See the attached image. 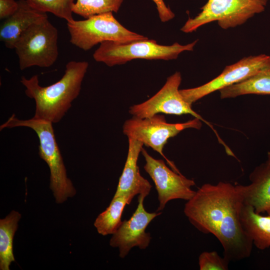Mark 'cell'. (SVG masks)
Wrapping results in <instances>:
<instances>
[{"mask_svg":"<svg viewBox=\"0 0 270 270\" xmlns=\"http://www.w3.org/2000/svg\"><path fill=\"white\" fill-rule=\"evenodd\" d=\"M58 30L49 21L47 14L32 24L14 46L20 69L52 66L58 56Z\"/></svg>","mask_w":270,"mask_h":270,"instance_id":"cell-5","label":"cell"},{"mask_svg":"<svg viewBox=\"0 0 270 270\" xmlns=\"http://www.w3.org/2000/svg\"><path fill=\"white\" fill-rule=\"evenodd\" d=\"M144 196L138 195L135 212L129 220L122 221L110 240L111 246L118 248L121 258L126 257L132 248L146 249L150 243L152 238L150 233L146 232V229L152 220L162 212L146 211L144 206Z\"/></svg>","mask_w":270,"mask_h":270,"instance_id":"cell-12","label":"cell"},{"mask_svg":"<svg viewBox=\"0 0 270 270\" xmlns=\"http://www.w3.org/2000/svg\"><path fill=\"white\" fill-rule=\"evenodd\" d=\"M22 216L12 210L4 218L0 220V270H10L15 261L13 253V240Z\"/></svg>","mask_w":270,"mask_h":270,"instance_id":"cell-19","label":"cell"},{"mask_svg":"<svg viewBox=\"0 0 270 270\" xmlns=\"http://www.w3.org/2000/svg\"><path fill=\"white\" fill-rule=\"evenodd\" d=\"M240 220L253 244L260 250L270 247V216H262L256 212L252 206L244 204Z\"/></svg>","mask_w":270,"mask_h":270,"instance_id":"cell-16","label":"cell"},{"mask_svg":"<svg viewBox=\"0 0 270 270\" xmlns=\"http://www.w3.org/2000/svg\"><path fill=\"white\" fill-rule=\"evenodd\" d=\"M128 148L126 160L120 178L116 193V197L128 192L147 196L152 185L140 174L138 160L144 144L138 140L128 138Z\"/></svg>","mask_w":270,"mask_h":270,"instance_id":"cell-13","label":"cell"},{"mask_svg":"<svg viewBox=\"0 0 270 270\" xmlns=\"http://www.w3.org/2000/svg\"><path fill=\"white\" fill-rule=\"evenodd\" d=\"M270 64V56L260 54L245 57L226 66L222 72L210 81L197 87L180 90L184 100L192 104L217 90L238 83L264 70Z\"/></svg>","mask_w":270,"mask_h":270,"instance_id":"cell-9","label":"cell"},{"mask_svg":"<svg viewBox=\"0 0 270 270\" xmlns=\"http://www.w3.org/2000/svg\"><path fill=\"white\" fill-rule=\"evenodd\" d=\"M230 262L216 251L204 252L198 257L200 270H228Z\"/></svg>","mask_w":270,"mask_h":270,"instance_id":"cell-22","label":"cell"},{"mask_svg":"<svg viewBox=\"0 0 270 270\" xmlns=\"http://www.w3.org/2000/svg\"><path fill=\"white\" fill-rule=\"evenodd\" d=\"M20 126L32 129L38 138V154L49 167L50 188L56 202L62 204L68 198L74 196L76 190L67 176L66 168L56 141L52 123L34 117L28 120H20L13 114L0 125V130Z\"/></svg>","mask_w":270,"mask_h":270,"instance_id":"cell-3","label":"cell"},{"mask_svg":"<svg viewBox=\"0 0 270 270\" xmlns=\"http://www.w3.org/2000/svg\"><path fill=\"white\" fill-rule=\"evenodd\" d=\"M181 82L180 72H175L167 78L163 86L152 97L142 103L130 106V114L140 118H148L160 113L176 116L190 114L212 127L192 109L191 104L184 100L179 90Z\"/></svg>","mask_w":270,"mask_h":270,"instance_id":"cell-10","label":"cell"},{"mask_svg":"<svg viewBox=\"0 0 270 270\" xmlns=\"http://www.w3.org/2000/svg\"><path fill=\"white\" fill-rule=\"evenodd\" d=\"M268 0H208L201 12L189 18L180 28L190 33L200 27L217 22L222 29L241 26L255 14L263 12Z\"/></svg>","mask_w":270,"mask_h":270,"instance_id":"cell-7","label":"cell"},{"mask_svg":"<svg viewBox=\"0 0 270 270\" xmlns=\"http://www.w3.org/2000/svg\"><path fill=\"white\" fill-rule=\"evenodd\" d=\"M219 91L221 99L248 94H270V64L259 74Z\"/></svg>","mask_w":270,"mask_h":270,"instance_id":"cell-18","label":"cell"},{"mask_svg":"<svg viewBox=\"0 0 270 270\" xmlns=\"http://www.w3.org/2000/svg\"><path fill=\"white\" fill-rule=\"evenodd\" d=\"M18 2V10L4 20L0 26V40L6 48L10 49H14L17 40L28 28L47 14L32 8L26 0Z\"/></svg>","mask_w":270,"mask_h":270,"instance_id":"cell-15","label":"cell"},{"mask_svg":"<svg viewBox=\"0 0 270 270\" xmlns=\"http://www.w3.org/2000/svg\"><path fill=\"white\" fill-rule=\"evenodd\" d=\"M249 178V184H240L244 202L252 206L258 214L266 212L270 208V166L266 162L261 164Z\"/></svg>","mask_w":270,"mask_h":270,"instance_id":"cell-14","label":"cell"},{"mask_svg":"<svg viewBox=\"0 0 270 270\" xmlns=\"http://www.w3.org/2000/svg\"><path fill=\"white\" fill-rule=\"evenodd\" d=\"M18 8L15 0H0V19L4 20L13 14Z\"/></svg>","mask_w":270,"mask_h":270,"instance_id":"cell-23","label":"cell"},{"mask_svg":"<svg viewBox=\"0 0 270 270\" xmlns=\"http://www.w3.org/2000/svg\"><path fill=\"white\" fill-rule=\"evenodd\" d=\"M155 4L160 21L166 22L173 19L174 14L165 4L164 0H152Z\"/></svg>","mask_w":270,"mask_h":270,"instance_id":"cell-24","label":"cell"},{"mask_svg":"<svg viewBox=\"0 0 270 270\" xmlns=\"http://www.w3.org/2000/svg\"><path fill=\"white\" fill-rule=\"evenodd\" d=\"M201 121L194 118L183 123L171 124L167 122L164 116L159 114L146 118L133 116L126 120L122 132L128 138L140 141L159 153L174 171L180 172L174 164L164 156V146L170 138L176 136L185 129L200 128Z\"/></svg>","mask_w":270,"mask_h":270,"instance_id":"cell-8","label":"cell"},{"mask_svg":"<svg viewBox=\"0 0 270 270\" xmlns=\"http://www.w3.org/2000/svg\"><path fill=\"white\" fill-rule=\"evenodd\" d=\"M244 200L240 184L220 182L205 184L186 203L184 212L198 230L213 234L228 260L248 258L253 242L243 228L240 213Z\"/></svg>","mask_w":270,"mask_h":270,"instance_id":"cell-1","label":"cell"},{"mask_svg":"<svg viewBox=\"0 0 270 270\" xmlns=\"http://www.w3.org/2000/svg\"><path fill=\"white\" fill-rule=\"evenodd\" d=\"M136 194L128 192L113 197L109 206L100 213L94 222V226L100 234H114L120 225L122 216L126 204H130Z\"/></svg>","mask_w":270,"mask_h":270,"instance_id":"cell-17","label":"cell"},{"mask_svg":"<svg viewBox=\"0 0 270 270\" xmlns=\"http://www.w3.org/2000/svg\"><path fill=\"white\" fill-rule=\"evenodd\" d=\"M88 67L86 61H70L62 77L46 86H40L36 74L30 78L22 76L20 82L26 88V96L36 102L34 118L58 122L78 96Z\"/></svg>","mask_w":270,"mask_h":270,"instance_id":"cell-2","label":"cell"},{"mask_svg":"<svg viewBox=\"0 0 270 270\" xmlns=\"http://www.w3.org/2000/svg\"><path fill=\"white\" fill-rule=\"evenodd\" d=\"M70 42L84 51L106 41L127 43L148 38L126 28L112 12L94 15L84 20L66 22Z\"/></svg>","mask_w":270,"mask_h":270,"instance_id":"cell-6","label":"cell"},{"mask_svg":"<svg viewBox=\"0 0 270 270\" xmlns=\"http://www.w3.org/2000/svg\"><path fill=\"white\" fill-rule=\"evenodd\" d=\"M266 162L270 166V151L268 153V158Z\"/></svg>","mask_w":270,"mask_h":270,"instance_id":"cell-25","label":"cell"},{"mask_svg":"<svg viewBox=\"0 0 270 270\" xmlns=\"http://www.w3.org/2000/svg\"><path fill=\"white\" fill-rule=\"evenodd\" d=\"M198 41L196 40L184 45L176 42L169 46L160 44L154 40L148 38L127 43L106 41L100 44L93 54V58L110 67L136 59L175 60L184 52L192 51Z\"/></svg>","mask_w":270,"mask_h":270,"instance_id":"cell-4","label":"cell"},{"mask_svg":"<svg viewBox=\"0 0 270 270\" xmlns=\"http://www.w3.org/2000/svg\"><path fill=\"white\" fill-rule=\"evenodd\" d=\"M124 0H76L73 13L84 18L110 12H117Z\"/></svg>","mask_w":270,"mask_h":270,"instance_id":"cell-20","label":"cell"},{"mask_svg":"<svg viewBox=\"0 0 270 270\" xmlns=\"http://www.w3.org/2000/svg\"><path fill=\"white\" fill-rule=\"evenodd\" d=\"M146 164L144 166L154 182L158 194L159 206L156 212L164 209L170 200L181 199L190 200L196 192L192 187L196 184L180 172L172 170L166 164L164 160L154 158L142 148V152Z\"/></svg>","mask_w":270,"mask_h":270,"instance_id":"cell-11","label":"cell"},{"mask_svg":"<svg viewBox=\"0 0 270 270\" xmlns=\"http://www.w3.org/2000/svg\"><path fill=\"white\" fill-rule=\"evenodd\" d=\"M266 212H267L268 214L270 216V208L266 210Z\"/></svg>","mask_w":270,"mask_h":270,"instance_id":"cell-26","label":"cell"},{"mask_svg":"<svg viewBox=\"0 0 270 270\" xmlns=\"http://www.w3.org/2000/svg\"><path fill=\"white\" fill-rule=\"evenodd\" d=\"M76 0H26L32 8L43 12H50L66 22L74 20L72 8Z\"/></svg>","mask_w":270,"mask_h":270,"instance_id":"cell-21","label":"cell"}]
</instances>
